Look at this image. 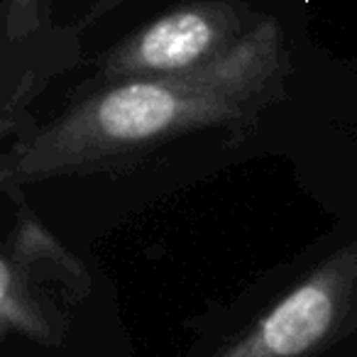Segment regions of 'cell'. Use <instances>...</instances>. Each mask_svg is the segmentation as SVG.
<instances>
[{
  "mask_svg": "<svg viewBox=\"0 0 357 357\" xmlns=\"http://www.w3.org/2000/svg\"><path fill=\"white\" fill-rule=\"evenodd\" d=\"M355 279L357 255H337L296 284L218 357H311L340 323Z\"/></svg>",
  "mask_w": 357,
  "mask_h": 357,
  "instance_id": "7a4b0ae2",
  "label": "cell"
},
{
  "mask_svg": "<svg viewBox=\"0 0 357 357\" xmlns=\"http://www.w3.org/2000/svg\"><path fill=\"white\" fill-rule=\"evenodd\" d=\"M230 10L223 6L196 3L176 8L125 42L108 69L120 79L191 71L215 59L233 45L235 40H230Z\"/></svg>",
  "mask_w": 357,
  "mask_h": 357,
  "instance_id": "3957f363",
  "label": "cell"
},
{
  "mask_svg": "<svg viewBox=\"0 0 357 357\" xmlns=\"http://www.w3.org/2000/svg\"><path fill=\"white\" fill-rule=\"evenodd\" d=\"M279 27L262 22L191 71L108 86L42 132L20 159L25 176L64 172L186 128L243 115L279 69Z\"/></svg>",
  "mask_w": 357,
  "mask_h": 357,
  "instance_id": "6da1fadb",
  "label": "cell"
}]
</instances>
